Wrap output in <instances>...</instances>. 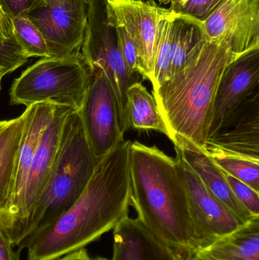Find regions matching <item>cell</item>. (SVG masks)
<instances>
[{
  "instance_id": "obj_1",
  "label": "cell",
  "mask_w": 259,
  "mask_h": 260,
  "mask_svg": "<svg viewBox=\"0 0 259 260\" xmlns=\"http://www.w3.org/2000/svg\"><path fill=\"white\" fill-rule=\"evenodd\" d=\"M123 140L100 159L83 192L53 223L29 235L18 246L28 260H55L85 248L129 215V150Z\"/></svg>"
},
{
  "instance_id": "obj_2",
  "label": "cell",
  "mask_w": 259,
  "mask_h": 260,
  "mask_svg": "<svg viewBox=\"0 0 259 260\" xmlns=\"http://www.w3.org/2000/svg\"><path fill=\"white\" fill-rule=\"evenodd\" d=\"M236 56L224 41L205 39L182 70L153 88L167 137L174 146L205 151L219 81Z\"/></svg>"
},
{
  "instance_id": "obj_3",
  "label": "cell",
  "mask_w": 259,
  "mask_h": 260,
  "mask_svg": "<svg viewBox=\"0 0 259 260\" xmlns=\"http://www.w3.org/2000/svg\"><path fill=\"white\" fill-rule=\"evenodd\" d=\"M129 184L137 219L170 248L193 251L188 196L176 158L156 145L131 142Z\"/></svg>"
},
{
  "instance_id": "obj_4",
  "label": "cell",
  "mask_w": 259,
  "mask_h": 260,
  "mask_svg": "<svg viewBox=\"0 0 259 260\" xmlns=\"http://www.w3.org/2000/svg\"><path fill=\"white\" fill-rule=\"evenodd\" d=\"M99 160L88 145L79 111H71L64 121L53 171L24 225L23 241L50 225L76 203Z\"/></svg>"
},
{
  "instance_id": "obj_5",
  "label": "cell",
  "mask_w": 259,
  "mask_h": 260,
  "mask_svg": "<svg viewBox=\"0 0 259 260\" xmlns=\"http://www.w3.org/2000/svg\"><path fill=\"white\" fill-rule=\"evenodd\" d=\"M91 79V72L79 53L41 58L14 81L10 104L26 108L50 103L79 111Z\"/></svg>"
},
{
  "instance_id": "obj_6",
  "label": "cell",
  "mask_w": 259,
  "mask_h": 260,
  "mask_svg": "<svg viewBox=\"0 0 259 260\" xmlns=\"http://www.w3.org/2000/svg\"><path fill=\"white\" fill-rule=\"evenodd\" d=\"M84 62L90 70H101L114 91L117 101L119 125L121 133L128 130V88L137 81L129 71L117 43L115 28L109 24L107 0H89L88 21L81 47Z\"/></svg>"
},
{
  "instance_id": "obj_7",
  "label": "cell",
  "mask_w": 259,
  "mask_h": 260,
  "mask_svg": "<svg viewBox=\"0 0 259 260\" xmlns=\"http://www.w3.org/2000/svg\"><path fill=\"white\" fill-rule=\"evenodd\" d=\"M176 150V161L188 196L193 229V251H199L243 225L208 189L200 177Z\"/></svg>"
},
{
  "instance_id": "obj_8",
  "label": "cell",
  "mask_w": 259,
  "mask_h": 260,
  "mask_svg": "<svg viewBox=\"0 0 259 260\" xmlns=\"http://www.w3.org/2000/svg\"><path fill=\"white\" fill-rule=\"evenodd\" d=\"M88 9L89 0H41L28 12L45 39L50 57L81 51Z\"/></svg>"
},
{
  "instance_id": "obj_9",
  "label": "cell",
  "mask_w": 259,
  "mask_h": 260,
  "mask_svg": "<svg viewBox=\"0 0 259 260\" xmlns=\"http://www.w3.org/2000/svg\"><path fill=\"white\" fill-rule=\"evenodd\" d=\"M79 114L88 145L97 160L125 140L119 125L115 95L101 70L91 72Z\"/></svg>"
},
{
  "instance_id": "obj_10",
  "label": "cell",
  "mask_w": 259,
  "mask_h": 260,
  "mask_svg": "<svg viewBox=\"0 0 259 260\" xmlns=\"http://www.w3.org/2000/svg\"><path fill=\"white\" fill-rule=\"evenodd\" d=\"M258 92L259 47H256L237 55L224 70L214 99L208 139L229 125Z\"/></svg>"
},
{
  "instance_id": "obj_11",
  "label": "cell",
  "mask_w": 259,
  "mask_h": 260,
  "mask_svg": "<svg viewBox=\"0 0 259 260\" xmlns=\"http://www.w3.org/2000/svg\"><path fill=\"white\" fill-rule=\"evenodd\" d=\"M173 13L154 0H107L109 24L123 27L133 41L139 56L140 75L150 82L153 79L158 25Z\"/></svg>"
},
{
  "instance_id": "obj_12",
  "label": "cell",
  "mask_w": 259,
  "mask_h": 260,
  "mask_svg": "<svg viewBox=\"0 0 259 260\" xmlns=\"http://www.w3.org/2000/svg\"><path fill=\"white\" fill-rule=\"evenodd\" d=\"M201 24L208 41H224L241 54L259 47V0H224Z\"/></svg>"
},
{
  "instance_id": "obj_13",
  "label": "cell",
  "mask_w": 259,
  "mask_h": 260,
  "mask_svg": "<svg viewBox=\"0 0 259 260\" xmlns=\"http://www.w3.org/2000/svg\"><path fill=\"white\" fill-rule=\"evenodd\" d=\"M71 111L73 110L67 107L56 105L53 118L41 136L29 171L27 186L18 221L8 236L13 247H18L22 242L24 225L53 171L60 143L64 121Z\"/></svg>"
},
{
  "instance_id": "obj_14",
  "label": "cell",
  "mask_w": 259,
  "mask_h": 260,
  "mask_svg": "<svg viewBox=\"0 0 259 260\" xmlns=\"http://www.w3.org/2000/svg\"><path fill=\"white\" fill-rule=\"evenodd\" d=\"M56 106L50 103H39L26 108L25 125L18 151L12 198L7 212V227L5 231L7 236L18 221L32 161L41 136L53 118Z\"/></svg>"
},
{
  "instance_id": "obj_15",
  "label": "cell",
  "mask_w": 259,
  "mask_h": 260,
  "mask_svg": "<svg viewBox=\"0 0 259 260\" xmlns=\"http://www.w3.org/2000/svg\"><path fill=\"white\" fill-rule=\"evenodd\" d=\"M205 150L210 156H231L259 161V92L229 125L207 140Z\"/></svg>"
},
{
  "instance_id": "obj_16",
  "label": "cell",
  "mask_w": 259,
  "mask_h": 260,
  "mask_svg": "<svg viewBox=\"0 0 259 260\" xmlns=\"http://www.w3.org/2000/svg\"><path fill=\"white\" fill-rule=\"evenodd\" d=\"M112 260H174L173 250L128 215L114 229Z\"/></svg>"
},
{
  "instance_id": "obj_17",
  "label": "cell",
  "mask_w": 259,
  "mask_h": 260,
  "mask_svg": "<svg viewBox=\"0 0 259 260\" xmlns=\"http://www.w3.org/2000/svg\"><path fill=\"white\" fill-rule=\"evenodd\" d=\"M26 111L17 118L7 120L0 128V228L6 231L7 212L15 182L18 151L24 133Z\"/></svg>"
},
{
  "instance_id": "obj_18",
  "label": "cell",
  "mask_w": 259,
  "mask_h": 260,
  "mask_svg": "<svg viewBox=\"0 0 259 260\" xmlns=\"http://www.w3.org/2000/svg\"><path fill=\"white\" fill-rule=\"evenodd\" d=\"M176 148L180 151L186 161L200 177L208 189L231 211L242 224L256 218L237 200L223 171L215 165L206 151Z\"/></svg>"
},
{
  "instance_id": "obj_19",
  "label": "cell",
  "mask_w": 259,
  "mask_h": 260,
  "mask_svg": "<svg viewBox=\"0 0 259 260\" xmlns=\"http://www.w3.org/2000/svg\"><path fill=\"white\" fill-rule=\"evenodd\" d=\"M205 39L201 22L175 13L171 25L170 78L190 62Z\"/></svg>"
},
{
  "instance_id": "obj_20",
  "label": "cell",
  "mask_w": 259,
  "mask_h": 260,
  "mask_svg": "<svg viewBox=\"0 0 259 260\" xmlns=\"http://www.w3.org/2000/svg\"><path fill=\"white\" fill-rule=\"evenodd\" d=\"M202 250L223 259L259 260V217Z\"/></svg>"
},
{
  "instance_id": "obj_21",
  "label": "cell",
  "mask_w": 259,
  "mask_h": 260,
  "mask_svg": "<svg viewBox=\"0 0 259 260\" xmlns=\"http://www.w3.org/2000/svg\"><path fill=\"white\" fill-rule=\"evenodd\" d=\"M128 129L159 132L167 136V131L158 111L156 101L141 82H135L128 88Z\"/></svg>"
},
{
  "instance_id": "obj_22",
  "label": "cell",
  "mask_w": 259,
  "mask_h": 260,
  "mask_svg": "<svg viewBox=\"0 0 259 260\" xmlns=\"http://www.w3.org/2000/svg\"><path fill=\"white\" fill-rule=\"evenodd\" d=\"M173 12L160 21L155 41V62L152 84L153 88L159 86L170 78L171 64V25Z\"/></svg>"
},
{
  "instance_id": "obj_23",
  "label": "cell",
  "mask_w": 259,
  "mask_h": 260,
  "mask_svg": "<svg viewBox=\"0 0 259 260\" xmlns=\"http://www.w3.org/2000/svg\"><path fill=\"white\" fill-rule=\"evenodd\" d=\"M14 38L30 57H50L48 47L39 29L27 15L11 18Z\"/></svg>"
},
{
  "instance_id": "obj_24",
  "label": "cell",
  "mask_w": 259,
  "mask_h": 260,
  "mask_svg": "<svg viewBox=\"0 0 259 260\" xmlns=\"http://www.w3.org/2000/svg\"><path fill=\"white\" fill-rule=\"evenodd\" d=\"M211 157L222 171L259 192V161L231 156Z\"/></svg>"
},
{
  "instance_id": "obj_25",
  "label": "cell",
  "mask_w": 259,
  "mask_h": 260,
  "mask_svg": "<svg viewBox=\"0 0 259 260\" xmlns=\"http://www.w3.org/2000/svg\"><path fill=\"white\" fill-rule=\"evenodd\" d=\"M28 59L15 38L7 39L0 35V74L3 77L22 67Z\"/></svg>"
},
{
  "instance_id": "obj_26",
  "label": "cell",
  "mask_w": 259,
  "mask_h": 260,
  "mask_svg": "<svg viewBox=\"0 0 259 260\" xmlns=\"http://www.w3.org/2000/svg\"><path fill=\"white\" fill-rule=\"evenodd\" d=\"M224 174L237 200L253 216L259 217V192L233 176Z\"/></svg>"
},
{
  "instance_id": "obj_27",
  "label": "cell",
  "mask_w": 259,
  "mask_h": 260,
  "mask_svg": "<svg viewBox=\"0 0 259 260\" xmlns=\"http://www.w3.org/2000/svg\"><path fill=\"white\" fill-rule=\"evenodd\" d=\"M223 2L224 0H189L182 7L172 12L202 23L215 12Z\"/></svg>"
},
{
  "instance_id": "obj_28",
  "label": "cell",
  "mask_w": 259,
  "mask_h": 260,
  "mask_svg": "<svg viewBox=\"0 0 259 260\" xmlns=\"http://www.w3.org/2000/svg\"><path fill=\"white\" fill-rule=\"evenodd\" d=\"M117 34V43L122 56L131 73L140 74V60L136 47L128 34L120 26H113Z\"/></svg>"
},
{
  "instance_id": "obj_29",
  "label": "cell",
  "mask_w": 259,
  "mask_h": 260,
  "mask_svg": "<svg viewBox=\"0 0 259 260\" xmlns=\"http://www.w3.org/2000/svg\"><path fill=\"white\" fill-rule=\"evenodd\" d=\"M41 0H0V5L9 18L27 15Z\"/></svg>"
},
{
  "instance_id": "obj_30",
  "label": "cell",
  "mask_w": 259,
  "mask_h": 260,
  "mask_svg": "<svg viewBox=\"0 0 259 260\" xmlns=\"http://www.w3.org/2000/svg\"><path fill=\"white\" fill-rule=\"evenodd\" d=\"M0 35L7 39L15 38L12 31V21L7 14L3 10L1 5H0Z\"/></svg>"
},
{
  "instance_id": "obj_31",
  "label": "cell",
  "mask_w": 259,
  "mask_h": 260,
  "mask_svg": "<svg viewBox=\"0 0 259 260\" xmlns=\"http://www.w3.org/2000/svg\"><path fill=\"white\" fill-rule=\"evenodd\" d=\"M13 248L0 246V260H20L19 250L15 251Z\"/></svg>"
},
{
  "instance_id": "obj_32",
  "label": "cell",
  "mask_w": 259,
  "mask_h": 260,
  "mask_svg": "<svg viewBox=\"0 0 259 260\" xmlns=\"http://www.w3.org/2000/svg\"><path fill=\"white\" fill-rule=\"evenodd\" d=\"M55 260H92L85 248L71 252Z\"/></svg>"
},
{
  "instance_id": "obj_33",
  "label": "cell",
  "mask_w": 259,
  "mask_h": 260,
  "mask_svg": "<svg viewBox=\"0 0 259 260\" xmlns=\"http://www.w3.org/2000/svg\"><path fill=\"white\" fill-rule=\"evenodd\" d=\"M173 254L174 260H201L193 250H173Z\"/></svg>"
},
{
  "instance_id": "obj_34",
  "label": "cell",
  "mask_w": 259,
  "mask_h": 260,
  "mask_svg": "<svg viewBox=\"0 0 259 260\" xmlns=\"http://www.w3.org/2000/svg\"><path fill=\"white\" fill-rule=\"evenodd\" d=\"M189 0H159V3L164 6L169 4L170 6L169 9L171 11H174L182 7Z\"/></svg>"
},
{
  "instance_id": "obj_35",
  "label": "cell",
  "mask_w": 259,
  "mask_h": 260,
  "mask_svg": "<svg viewBox=\"0 0 259 260\" xmlns=\"http://www.w3.org/2000/svg\"><path fill=\"white\" fill-rule=\"evenodd\" d=\"M196 255H197L198 257H199L201 260H226L220 259V258L214 256V255L208 253V252L205 251V250L196 251Z\"/></svg>"
},
{
  "instance_id": "obj_36",
  "label": "cell",
  "mask_w": 259,
  "mask_h": 260,
  "mask_svg": "<svg viewBox=\"0 0 259 260\" xmlns=\"http://www.w3.org/2000/svg\"><path fill=\"white\" fill-rule=\"evenodd\" d=\"M0 246H5V247H13L12 243L9 241L6 234L4 231L0 228Z\"/></svg>"
},
{
  "instance_id": "obj_37",
  "label": "cell",
  "mask_w": 259,
  "mask_h": 260,
  "mask_svg": "<svg viewBox=\"0 0 259 260\" xmlns=\"http://www.w3.org/2000/svg\"><path fill=\"white\" fill-rule=\"evenodd\" d=\"M6 122H7V120H4V121H0V128L3 127V126L6 124Z\"/></svg>"
},
{
  "instance_id": "obj_38",
  "label": "cell",
  "mask_w": 259,
  "mask_h": 260,
  "mask_svg": "<svg viewBox=\"0 0 259 260\" xmlns=\"http://www.w3.org/2000/svg\"><path fill=\"white\" fill-rule=\"evenodd\" d=\"M92 260H112V259H106V258H103V257H97V258H96L95 259H92Z\"/></svg>"
},
{
  "instance_id": "obj_39",
  "label": "cell",
  "mask_w": 259,
  "mask_h": 260,
  "mask_svg": "<svg viewBox=\"0 0 259 260\" xmlns=\"http://www.w3.org/2000/svg\"><path fill=\"white\" fill-rule=\"evenodd\" d=\"M3 76L0 74V89H1V83H2V79H3Z\"/></svg>"
},
{
  "instance_id": "obj_40",
  "label": "cell",
  "mask_w": 259,
  "mask_h": 260,
  "mask_svg": "<svg viewBox=\"0 0 259 260\" xmlns=\"http://www.w3.org/2000/svg\"><path fill=\"white\" fill-rule=\"evenodd\" d=\"M1 36H2V35H1Z\"/></svg>"
}]
</instances>
